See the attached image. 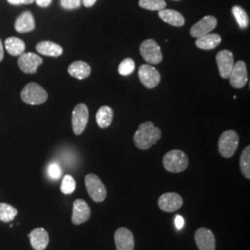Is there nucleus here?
Listing matches in <instances>:
<instances>
[{
  "label": "nucleus",
  "instance_id": "1",
  "mask_svg": "<svg viewBox=\"0 0 250 250\" xmlns=\"http://www.w3.org/2000/svg\"><path fill=\"white\" fill-rule=\"evenodd\" d=\"M161 137L160 128L156 127L151 122H146L139 125L134 135V145L139 149L146 150L157 143Z\"/></svg>",
  "mask_w": 250,
  "mask_h": 250
},
{
  "label": "nucleus",
  "instance_id": "20",
  "mask_svg": "<svg viewBox=\"0 0 250 250\" xmlns=\"http://www.w3.org/2000/svg\"><path fill=\"white\" fill-rule=\"evenodd\" d=\"M36 50L38 53L47 57H60L63 53V48L60 45L50 42L42 41L36 45Z\"/></svg>",
  "mask_w": 250,
  "mask_h": 250
},
{
  "label": "nucleus",
  "instance_id": "36",
  "mask_svg": "<svg viewBox=\"0 0 250 250\" xmlns=\"http://www.w3.org/2000/svg\"><path fill=\"white\" fill-rule=\"evenodd\" d=\"M11 5H21L24 4V0H8Z\"/></svg>",
  "mask_w": 250,
  "mask_h": 250
},
{
  "label": "nucleus",
  "instance_id": "33",
  "mask_svg": "<svg viewBox=\"0 0 250 250\" xmlns=\"http://www.w3.org/2000/svg\"><path fill=\"white\" fill-rule=\"evenodd\" d=\"M174 223H175V226H176L177 229H182L184 227V225H185V220H184V218L182 216L177 215L175 217V222Z\"/></svg>",
  "mask_w": 250,
  "mask_h": 250
},
{
  "label": "nucleus",
  "instance_id": "16",
  "mask_svg": "<svg viewBox=\"0 0 250 250\" xmlns=\"http://www.w3.org/2000/svg\"><path fill=\"white\" fill-rule=\"evenodd\" d=\"M217 19L213 16H206L192 26L190 30V34L196 38L205 36L209 34L212 30H214L217 26Z\"/></svg>",
  "mask_w": 250,
  "mask_h": 250
},
{
  "label": "nucleus",
  "instance_id": "7",
  "mask_svg": "<svg viewBox=\"0 0 250 250\" xmlns=\"http://www.w3.org/2000/svg\"><path fill=\"white\" fill-rule=\"evenodd\" d=\"M89 112L88 107L85 104H78L72 111V124L73 133L76 135H80L84 131L88 123Z\"/></svg>",
  "mask_w": 250,
  "mask_h": 250
},
{
  "label": "nucleus",
  "instance_id": "27",
  "mask_svg": "<svg viewBox=\"0 0 250 250\" xmlns=\"http://www.w3.org/2000/svg\"><path fill=\"white\" fill-rule=\"evenodd\" d=\"M240 170L243 175L247 179H250V146H248L240 157Z\"/></svg>",
  "mask_w": 250,
  "mask_h": 250
},
{
  "label": "nucleus",
  "instance_id": "10",
  "mask_svg": "<svg viewBox=\"0 0 250 250\" xmlns=\"http://www.w3.org/2000/svg\"><path fill=\"white\" fill-rule=\"evenodd\" d=\"M195 241L199 250H216V238L211 230L200 227L195 232Z\"/></svg>",
  "mask_w": 250,
  "mask_h": 250
},
{
  "label": "nucleus",
  "instance_id": "31",
  "mask_svg": "<svg viewBox=\"0 0 250 250\" xmlns=\"http://www.w3.org/2000/svg\"><path fill=\"white\" fill-rule=\"evenodd\" d=\"M48 175L51 179L58 180L62 176V169L57 163H51L48 166Z\"/></svg>",
  "mask_w": 250,
  "mask_h": 250
},
{
  "label": "nucleus",
  "instance_id": "22",
  "mask_svg": "<svg viewBox=\"0 0 250 250\" xmlns=\"http://www.w3.org/2000/svg\"><path fill=\"white\" fill-rule=\"evenodd\" d=\"M222 41L221 36L217 34H208L205 36L198 37L196 41V45L200 49L209 50L213 49L220 45Z\"/></svg>",
  "mask_w": 250,
  "mask_h": 250
},
{
  "label": "nucleus",
  "instance_id": "13",
  "mask_svg": "<svg viewBox=\"0 0 250 250\" xmlns=\"http://www.w3.org/2000/svg\"><path fill=\"white\" fill-rule=\"evenodd\" d=\"M216 62L221 77L224 79H229L234 65L232 52L226 49L220 51L216 56Z\"/></svg>",
  "mask_w": 250,
  "mask_h": 250
},
{
  "label": "nucleus",
  "instance_id": "11",
  "mask_svg": "<svg viewBox=\"0 0 250 250\" xmlns=\"http://www.w3.org/2000/svg\"><path fill=\"white\" fill-rule=\"evenodd\" d=\"M229 80H230V84L232 87L237 89L243 88L247 84L249 78H248V71H247L246 63L242 61L234 63Z\"/></svg>",
  "mask_w": 250,
  "mask_h": 250
},
{
  "label": "nucleus",
  "instance_id": "29",
  "mask_svg": "<svg viewBox=\"0 0 250 250\" xmlns=\"http://www.w3.org/2000/svg\"><path fill=\"white\" fill-rule=\"evenodd\" d=\"M76 188V182L73 179L72 175L67 174L65 175L62 179V186H61V190L64 195H71Z\"/></svg>",
  "mask_w": 250,
  "mask_h": 250
},
{
  "label": "nucleus",
  "instance_id": "9",
  "mask_svg": "<svg viewBox=\"0 0 250 250\" xmlns=\"http://www.w3.org/2000/svg\"><path fill=\"white\" fill-rule=\"evenodd\" d=\"M183 203H184L183 197L174 192L165 193L161 195L158 200V205L161 210L168 213L178 210L179 208L183 206Z\"/></svg>",
  "mask_w": 250,
  "mask_h": 250
},
{
  "label": "nucleus",
  "instance_id": "38",
  "mask_svg": "<svg viewBox=\"0 0 250 250\" xmlns=\"http://www.w3.org/2000/svg\"><path fill=\"white\" fill-rule=\"evenodd\" d=\"M36 0H24V4H32V3H34Z\"/></svg>",
  "mask_w": 250,
  "mask_h": 250
},
{
  "label": "nucleus",
  "instance_id": "23",
  "mask_svg": "<svg viewBox=\"0 0 250 250\" xmlns=\"http://www.w3.org/2000/svg\"><path fill=\"white\" fill-rule=\"evenodd\" d=\"M5 48L11 56H20L24 53L25 44L18 37H9L5 41Z\"/></svg>",
  "mask_w": 250,
  "mask_h": 250
},
{
  "label": "nucleus",
  "instance_id": "4",
  "mask_svg": "<svg viewBox=\"0 0 250 250\" xmlns=\"http://www.w3.org/2000/svg\"><path fill=\"white\" fill-rule=\"evenodd\" d=\"M22 101L30 105H40L47 100V93L36 83H30L21 92Z\"/></svg>",
  "mask_w": 250,
  "mask_h": 250
},
{
  "label": "nucleus",
  "instance_id": "24",
  "mask_svg": "<svg viewBox=\"0 0 250 250\" xmlns=\"http://www.w3.org/2000/svg\"><path fill=\"white\" fill-rule=\"evenodd\" d=\"M97 124L100 128L106 129L111 125L113 120V110L108 106H103L100 107L96 115Z\"/></svg>",
  "mask_w": 250,
  "mask_h": 250
},
{
  "label": "nucleus",
  "instance_id": "2",
  "mask_svg": "<svg viewBox=\"0 0 250 250\" xmlns=\"http://www.w3.org/2000/svg\"><path fill=\"white\" fill-rule=\"evenodd\" d=\"M162 163L164 168L168 171L172 173H178L188 168V158L185 152L174 149L165 154Z\"/></svg>",
  "mask_w": 250,
  "mask_h": 250
},
{
  "label": "nucleus",
  "instance_id": "14",
  "mask_svg": "<svg viewBox=\"0 0 250 250\" xmlns=\"http://www.w3.org/2000/svg\"><path fill=\"white\" fill-rule=\"evenodd\" d=\"M91 209L83 199H76L73 202L72 222L74 225H80L89 220Z\"/></svg>",
  "mask_w": 250,
  "mask_h": 250
},
{
  "label": "nucleus",
  "instance_id": "18",
  "mask_svg": "<svg viewBox=\"0 0 250 250\" xmlns=\"http://www.w3.org/2000/svg\"><path fill=\"white\" fill-rule=\"evenodd\" d=\"M36 28V21L34 15L30 11H24L21 13L15 21V30L18 33H29L34 31Z\"/></svg>",
  "mask_w": 250,
  "mask_h": 250
},
{
  "label": "nucleus",
  "instance_id": "28",
  "mask_svg": "<svg viewBox=\"0 0 250 250\" xmlns=\"http://www.w3.org/2000/svg\"><path fill=\"white\" fill-rule=\"evenodd\" d=\"M139 6L147 10L161 11L166 8V2L164 0H140Z\"/></svg>",
  "mask_w": 250,
  "mask_h": 250
},
{
  "label": "nucleus",
  "instance_id": "8",
  "mask_svg": "<svg viewBox=\"0 0 250 250\" xmlns=\"http://www.w3.org/2000/svg\"><path fill=\"white\" fill-rule=\"evenodd\" d=\"M139 80L146 88H154L161 82V74L154 67L148 64H144L140 66L138 70Z\"/></svg>",
  "mask_w": 250,
  "mask_h": 250
},
{
  "label": "nucleus",
  "instance_id": "37",
  "mask_svg": "<svg viewBox=\"0 0 250 250\" xmlns=\"http://www.w3.org/2000/svg\"><path fill=\"white\" fill-rule=\"evenodd\" d=\"M4 58V48H3V45H2V42L0 40V62H2Z\"/></svg>",
  "mask_w": 250,
  "mask_h": 250
},
{
  "label": "nucleus",
  "instance_id": "34",
  "mask_svg": "<svg viewBox=\"0 0 250 250\" xmlns=\"http://www.w3.org/2000/svg\"><path fill=\"white\" fill-rule=\"evenodd\" d=\"M36 4L41 7V8H46L48 6H50V4L52 3V0H36Z\"/></svg>",
  "mask_w": 250,
  "mask_h": 250
},
{
  "label": "nucleus",
  "instance_id": "25",
  "mask_svg": "<svg viewBox=\"0 0 250 250\" xmlns=\"http://www.w3.org/2000/svg\"><path fill=\"white\" fill-rule=\"evenodd\" d=\"M18 214V210L9 204L0 203V221L9 223L15 219Z\"/></svg>",
  "mask_w": 250,
  "mask_h": 250
},
{
  "label": "nucleus",
  "instance_id": "3",
  "mask_svg": "<svg viewBox=\"0 0 250 250\" xmlns=\"http://www.w3.org/2000/svg\"><path fill=\"white\" fill-rule=\"evenodd\" d=\"M239 145V135L233 131V130H228L224 132L218 144V148L220 154L226 159L232 158L236 151Z\"/></svg>",
  "mask_w": 250,
  "mask_h": 250
},
{
  "label": "nucleus",
  "instance_id": "21",
  "mask_svg": "<svg viewBox=\"0 0 250 250\" xmlns=\"http://www.w3.org/2000/svg\"><path fill=\"white\" fill-rule=\"evenodd\" d=\"M68 72L72 77L79 80H83L91 74V67L84 62H74L69 66Z\"/></svg>",
  "mask_w": 250,
  "mask_h": 250
},
{
  "label": "nucleus",
  "instance_id": "26",
  "mask_svg": "<svg viewBox=\"0 0 250 250\" xmlns=\"http://www.w3.org/2000/svg\"><path fill=\"white\" fill-rule=\"evenodd\" d=\"M232 14L236 20L238 25L242 29H246L250 25V18L245 9H242L239 6H234L232 9Z\"/></svg>",
  "mask_w": 250,
  "mask_h": 250
},
{
  "label": "nucleus",
  "instance_id": "19",
  "mask_svg": "<svg viewBox=\"0 0 250 250\" xmlns=\"http://www.w3.org/2000/svg\"><path fill=\"white\" fill-rule=\"evenodd\" d=\"M159 16L163 21L169 23L172 26H183L186 22L184 16L180 12L173 9H162L159 11Z\"/></svg>",
  "mask_w": 250,
  "mask_h": 250
},
{
  "label": "nucleus",
  "instance_id": "32",
  "mask_svg": "<svg viewBox=\"0 0 250 250\" xmlns=\"http://www.w3.org/2000/svg\"><path fill=\"white\" fill-rule=\"evenodd\" d=\"M61 5L63 9H78L82 5V0H61Z\"/></svg>",
  "mask_w": 250,
  "mask_h": 250
},
{
  "label": "nucleus",
  "instance_id": "39",
  "mask_svg": "<svg viewBox=\"0 0 250 250\" xmlns=\"http://www.w3.org/2000/svg\"><path fill=\"white\" fill-rule=\"evenodd\" d=\"M174 1H180V0H174Z\"/></svg>",
  "mask_w": 250,
  "mask_h": 250
},
{
  "label": "nucleus",
  "instance_id": "17",
  "mask_svg": "<svg viewBox=\"0 0 250 250\" xmlns=\"http://www.w3.org/2000/svg\"><path fill=\"white\" fill-rule=\"evenodd\" d=\"M29 238L35 250H45L49 243L48 232L44 228H36L29 233Z\"/></svg>",
  "mask_w": 250,
  "mask_h": 250
},
{
  "label": "nucleus",
  "instance_id": "30",
  "mask_svg": "<svg viewBox=\"0 0 250 250\" xmlns=\"http://www.w3.org/2000/svg\"><path fill=\"white\" fill-rule=\"evenodd\" d=\"M135 68V63L132 59H125L119 65L118 72L123 76H128L133 73Z\"/></svg>",
  "mask_w": 250,
  "mask_h": 250
},
{
  "label": "nucleus",
  "instance_id": "15",
  "mask_svg": "<svg viewBox=\"0 0 250 250\" xmlns=\"http://www.w3.org/2000/svg\"><path fill=\"white\" fill-rule=\"evenodd\" d=\"M117 250H134V237L133 232L128 228L121 227L114 234Z\"/></svg>",
  "mask_w": 250,
  "mask_h": 250
},
{
  "label": "nucleus",
  "instance_id": "35",
  "mask_svg": "<svg viewBox=\"0 0 250 250\" xmlns=\"http://www.w3.org/2000/svg\"><path fill=\"white\" fill-rule=\"evenodd\" d=\"M96 2H97V0H82V3H83V6L86 7V8H90V7L94 6Z\"/></svg>",
  "mask_w": 250,
  "mask_h": 250
},
{
  "label": "nucleus",
  "instance_id": "12",
  "mask_svg": "<svg viewBox=\"0 0 250 250\" xmlns=\"http://www.w3.org/2000/svg\"><path fill=\"white\" fill-rule=\"evenodd\" d=\"M43 63V60L35 53H22L20 55L18 64L21 71L27 74H34L38 67Z\"/></svg>",
  "mask_w": 250,
  "mask_h": 250
},
{
  "label": "nucleus",
  "instance_id": "6",
  "mask_svg": "<svg viewBox=\"0 0 250 250\" xmlns=\"http://www.w3.org/2000/svg\"><path fill=\"white\" fill-rule=\"evenodd\" d=\"M140 53L144 60L150 64H159L163 59L161 46L153 39L144 41L140 45Z\"/></svg>",
  "mask_w": 250,
  "mask_h": 250
},
{
  "label": "nucleus",
  "instance_id": "5",
  "mask_svg": "<svg viewBox=\"0 0 250 250\" xmlns=\"http://www.w3.org/2000/svg\"><path fill=\"white\" fill-rule=\"evenodd\" d=\"M85 188L90 197L95 202H103L107 197V189L98 175L89 173L85 176Z\"/></svg>",
  "mask_w": 250,
  "mask_h": 250
}]
</instances>
